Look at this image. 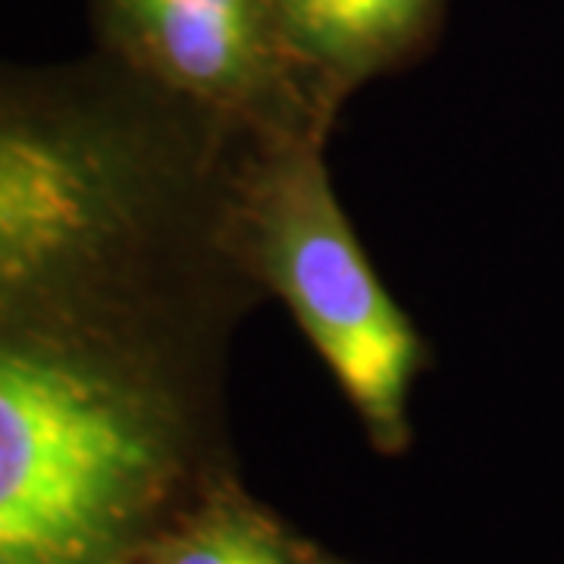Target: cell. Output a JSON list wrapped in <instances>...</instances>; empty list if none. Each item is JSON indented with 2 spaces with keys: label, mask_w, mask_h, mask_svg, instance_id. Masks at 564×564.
<instances>
[{
  "label": "cell",
  "mask_w": 564,
  "mask_h": 564,
  "mask_svg": "<svg viewBox=\"0 0 564 564\" xmlns=\"http://www.w3.org/2000/svg\"><path fill=\"white\" fill-rule=\"evenodd\" d=\"M232 135L95 47L0 63V564H141L202 492Z\"/></svg>",
  "instance_id": "6da1fadb"
},
{
  "label": "cell",
  "mask_w": 564,
  "mask_h": 564,
  "mask_svg": "<svg viewBox=\"0 0 564 564\" xmlns=\"http://www.w3.org/2000/svg\"><path fill=\"white\" fill-rule=\"evenodd\" d=\"M141 564H314L285 527L217 477L148 545Z\"/></svg>",
  "instance_id": "5b68a950"
},
{
  "label": "cell",
  "mask_w": 564,
  "mask_h": 564,
  "mask_svg": "<svg viewBox=\"0 0 564 564\" xmlns=\"http://www.w3.org/2000/svg\"><path fill=\"white\" fill-rule=\"evenodd\" d=\"M329 132L311 126L245 135L229 173V226L245 270L285 304L370 445L399 455L411 443V395L426 345L336 195Z\"/></svg>",
  "instance_id": "7a4b0ae2"
},
{
  "label": "cell",
  "mask_w": 564,
  "mask_h": 564,
  "mask_svg": "<svg viewBox=\"0 0 564 564\" xmlns=\"http://www.w3.org/2000/svg\"><path fill=\"white\" fill-rule=\"evenodd\" d=\"M98 51L245 135L323 126L270 0H91Z\"/></svg>",
  "instance_id": "3957f363"
},
{
  "label": "cell",
  "mask_w": 564,
  "mask_h": 564,
  "mask_svg": "<svg viewBox=\"0 0 564 564\" xmlns=\"http://www.w3.org/2000/svg\"><path fill=\"white\" fill-rule=\"evenodd\" d=\"M285 51L323 113L367 82L417 63L443 29L448 0H270Z\"/></svg>",
  "instance_id": "277c9868"
}]
</instances>
